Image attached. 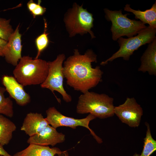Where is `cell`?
Instances as JSON below:
<instances>
[{"label": "cell", "instance_id": "6da1fadb", "mask_svg": "<svg viewBox=\"0 0 156 156\" xmlns=\"http://www.w3.org/2000/svg\"><path fill=\"white\" fill-rule=\"evenodd\" d=\"M97 62V55L91 50L83 55L78 50L64 62L62 72L67 84L74 90L84 93L95 87L102 80L103 72L100 66L92 67L91 63Z\"/></svg>", "mask_w": 156, "mask_h": 156}, {"label": "cell", "instance_id": "7a4b0ae2", "mask_svg": "<svg viewBox=\"0 0 156 156\" xmlns=\"http://www.w3.org/2000/svg\"><path fill=\"white\" fill-rule=\"evenodd\" d=\"M48 62L40 59H33L29 56H24L13 71L14 77L24 86L41 84L48 73Z\"/></svg>", "mask_w": 156, "mask_h": 156}, {"label": "cell", "instance_id": "3957f363", "mask_svg": "<svg viewBox=\"0 0 156 156\" xmlns=\"http://www.w3.org/2000/svg\"><path fill=\"white\" fill-rule=\"evenodd\" d=\"M114 99L107 94L89 91L79 97L77 112L83 114L89 113L96 118L104 119L114 115Z\"/></svg>", "mask_w": 156, "mask_h": 156}, {"label": "cell", "instance_id": "277c9868", "mask_svg": "<svg viewBox=\"0 0 156 156\" xmlns=\"http://www.w3.org/2000/svg\"><path fill=\"white\" fill-rule=\"evenodd\" d=\"M104 11L106 19L112 23L110 30L114 41L125 36L129 38L136 36L147 27L140 21L129 18L127 16L129 14H122V10H112L105 8Z\"/></svg>", "mask_w": 156, "mask_h": 156}, {"label": "cell", "instance_id": "5b68a950", "mask_svg": "<svg viewBox=\"0 0 156 156\" xmlns=\"http://www.w3.org/2000/svg\"><path fill=\"white\" fill-rule=\"evenodd\" d=\"M156 28L148 26L141 31L137 35L127 38H119L117 42L120 47L118 50L106 60L100 64L105 65L109 62L122 57L125 60L128 61L134 51L143 45L149 44L156 39Z\"/></svg>", "mask_w": 156, "mask_h": 156}, {"label": "cell", "instance_id": "8992f818", "mask_svg": "<svg viewBox=\"0 0 156 156\" xmlns=\"http://www.w3.org/2000/svg\"><path fill=\"white\" fill-rule=\"evenodd\" d=\"M94 20L92 14L83 9L82 5L76 3L67 14L64 21L70 36L88 32L93 38L95 36L91 29L93 26Z\"/></svg>", "mask_w": 156, "mask_h": 156}, {"label": "cell", "instance_id": "52a82bcc", "mask_svg": "<svg viewBox=\"0 0 156 156\" xmlns=\"http://www.w3.org/2000/svg\"><path fill=\"white\" fill-rule=\"evenodd\" d=\"M65 59V55L62 54L58 55L54 61L48 62V74L40 86L42 88L49 89L53 94L54 91H57L62 95L63 100L68 103L71 101L72 97L66 93L63 86L62 64Z\"/></svg>", "mask_w": 156, "mask_h": 156}, {"label": "cell", "instance_id": "ba28073f", "mask_svg": "<svg viewBox=\"0 0 156 156\" xmlns=\"http://www.w3.org/2000/svg\"><path fill=\"white\" fill-rule=\"evenodd\" d=\"M46 113L47 116L45 118L46 120L49 125H51L55 129L65 126L75 129L77 126H82L90 131V134L98 143L102 142V139L97 136L89 126L90 122L96 118L92 114H89L83 118L75 119L63 115L54 107H49L46 110Z\"/></svg>", "mask_w": 156, "mask_h": 156}, {"label": "cell", "instance_id": "9c48e42d", "mask_svg": "<svg viewBox=\"0 0 156 156\" xmlns=\"http://www.w3.org/2000/svg\"><path fill=\"white\" fill-rule=\"evenodd\" d=\"M114 112L122 122L134 128L140 125L143 114L142 108L134 97H127L123 103L114 107Z\"/></svg>", "mask_w": 156, "mask_h": 156}, {"label": "cell", "instance_id": "30bf717a", "mask_svg": "<svg viewBox=\"0 0 156 156\" xmlns=\"http://www.w3.org/2000/svg\"><path fill=\"white\" fill-rule=\"evenodd\" d=\"M19 24L9 38L4 51V57L7 62L16 66L22 58V34L19 32Z\"/></svg>", "mask_w": 156, "mask_h": 156}, {"label": "cell", "instance_id": "8fae6325", "mask_svg": "<svg viewBox=\"0 0 156 156\" xmlns=\"http://www.w3.org/2000/svg\"><path fill=\"white\" fill-rule=\"evenodd\" d=\"M65 140L64 134L59 133L56 129L49 125L38 133L29 137L27 142L29 144L53 146L58 143L63 142Z\"/></svg>", "mask_w": 156, "mask_h": 156}, {"label": "cell", "instance_id": "7c38bea8", "mask_svg": "<svg viewBox=\"0 0 156 156\" xmlns=\"http://www.w3.org/2000/svg\"><path fill=\"white\" fill-rule=\"evenodd\" d=\"M2 81L6 91L17 104L23 106L30 102L31 98L29 95L25 90L24 86L19 83L14 77L3 76Z\"/></svg>", "mask_w": 156, "mask_h": 156}, {"label": "cell", "instance_id": "4fadbf2b", "mask_svg": "<svg viewBox=\"0 0 156 156\" xmlns=\"http://www.w3.org/2000/svg\"><path fill=\"white\" fill-rule=\"evenodd\" d=\"M49 125L41 114L30 112L25 118L21 130L31 137L39 133Z\"/></svg>", "mask_w": 156, "mask_h": 156}, {"label": "cell", "instance_id": "5bb4252c", "mask_svg": "<svg viewBox=\"0 0 156 156\" xmlns=\"http://www.w3.org/2000/svg\"><path fill=\"white\" fill-rule=\"evenodd\" d=\"M140 61L138 71L156 75V39L148 44L141 57Z\"/></svg>", "mask_w": 156, "mask_h": 156}, {"label": "cell", "instance_id": "9a60e30c", "mask_svg": "<svg viewBox=\"0 0 156 156\" xmlns=\"http://www.w3.org/2000/svg\"><path fill=\"white\" fill-rule=\"evenodd\" d=\"M62 152L58 148H51L43 146L30 144L25 149L15 153L13 156H55L61 155Z\"/></svg>", "mask_w": 156, "mask_h": 156}, {"label": "cell", "instance_id": "2e32d148", "mask_svg": "<svg viewBox=\"0 0 156 156\" xmlns=\"http://www.w3.org/2000/svg\"><path fill=\"white\" fill-rule=\"evenodd\" d=\"M124 9V11L133 13L135 19L140 20L144 24H148L150 27L156 28V1L150 8L144 11L134 10L128 4L125 5Z\"/></svg>", "mask_w": 156, "mask_h": 156}, {"label": "cell", "instance_id": "e0dca14e", "mask_svg": "<svg viewBox=\"0 0 156 156\" xmlns=\"http://www.w3.org/2000/svg\"><path fill=\"white\" fill-rule=\"evenodd\" d=\"M14 123L3 115L0 114V144L3 146L8 144L16 129Z\"/></svg>", "mask_w": 156, "mask_h": 156}, {"label": "cell", "instance_id": "ac0fdd59", "mask_svg": "<svg viewBox=\"0 0 156 156\" xmlns=\"http://www.w3.org/2000/svg\"><path fill=\"white\" fill-rule=\"evenodd\" d=\"M5 88L0 86V114L12 118L14 115L13 103L9 97H5Z\"/></svg>", "mask_w": 156, "mask_h": 156}, {"label": "cell", "instance_id": "d6986e66", "mask_svg": "<svg viewBox=\"0 0 156 156\" xmlns=\"http://www.w3.org/2000/svg\"><path fill=\"white\" fill-rule=\"evenodd\" d=\"M147 130L145 137L144 138L143 148L139 156H150L156 150V141L153 138L149 124L145 122Z\"/></svg>", "mask_w": 156, "mask_h": 156}, {"label": "cell", "instance_id": "ffe728a7", "mask_svg": "<svg viewBox=\"0 0 156 156\" xmlns=\"http://www.w3.org/2000/svg\"><path fill=\"white\" fill-rule=\"evenodd\" d=\"M44 20V32L38 36L36 39L35 42L37 50V55L34 59H38L41 53L48 47L49 40L48 37V34L46 32L47 23Z\"/></svg>", "mask_w": 156, "mask_h": 156}, {"label": "cell", "instance_id": "44dd1931", "mask_svg": "<svg viewBox=\"0 0 156 156\" xmlns=\"http://www.w3.org/2000/svg\"><path fill=\"white\" fill-rule=\"evenodd\" d=\"M10 20L0 17V38L8 42L14 32L10 24Z\"/></svg>", "mask_w": 156, "mask_h": 156}, {"label": "cell", "instance_id": "7402d4cb", "mask_svg": "<svg viewBox=\"0 0 156 156\" xmlns=\"http://www.w3.org/2000/svg\"><path fill=\"white\" fill-rule=\"evenodd\" d=\"M41 1H38L36 5L31 12L34 18L36 16L42 15L45 12L46 8L40 5Z\"/></svg>", "mask_w": 156, "mask_h": 156}, {"label": "cell", "instance_id": "603a6c76", "mask_svg": "<svg viewBox=\"0 0 156 156\" xmlns=\"http://www.w3.org/2000/svg\"><path fill=\"white\" fill-rule=\"evenodd\" d=\"M8 42L0 38V57H4V51Z\"/></svg>", "mask_w": 156, "mask_h": 156}, {"label": "cell", "instance_id": "cb8c5ba5", "mask_svg": "<svg viewBox=\"0 0 156 156\" xmlns=\"http://www.w3.org/2000/svg\"><path fill=\"white\" fill-rule=\"evenodd\" d=\"M37 4V3H35L32 0L28 1L27 3V7L30 12H32Z\"/></svg>", "mask_w": 156, "mask_h": 156}, {"label": "cell", "instance_id": "d4e9b609", "mask_svg": "<svg viewBox=\"0 0 156 156\" xmlns=\"http://www.w3.org/2000/svg\"><path fill=\"white\" fill-rule=\"evenodd\" d=\"M0 155L2 156H13L9 154L4 149L3 146L0 144Z\"/></svg>", "mask_w": 156, "mask_h": 156}, {"label": "cell", "instance_id": "484cf974", "mask_svg": "<svg viewBox=\"0 0 156 156\" xmlns=\"http://www.w3.org/2000/svg\"><path fill=\"white\" fill-rule=\"evenodd\" d=\"M57 156H68V154L66 151H64L63 154L61 155H58Z\"/></svg>", "mask_w": 156, "mask_h": 156}, {"label": "cell", "instance_id": "4316f807", "mask_svg": "<svg viewBox=\"0 0 156 156\" xmlns=\"http://www.w3.org/2000/svg\"><path fill=\"white\" fill-rule=\"evenodd\" d=\"M139 154H138L136 153H135L133 156H139Z\"/></svg>", "mask_w": 156, "mask_h": 156}, {"label": "cell", "instance_id": "83f0119b", "mask_svg": "<svg viewBox=\"0 0 156 156\" xmlns=\"http://www.w3.org/2000/svg\"><path fill=\"white\" fill-rule=\"evenodd\" d=\"M0 156H2V155H0Z\"/></svg>", "mask_w": 156, "mask_h": 156}]
</instances>
